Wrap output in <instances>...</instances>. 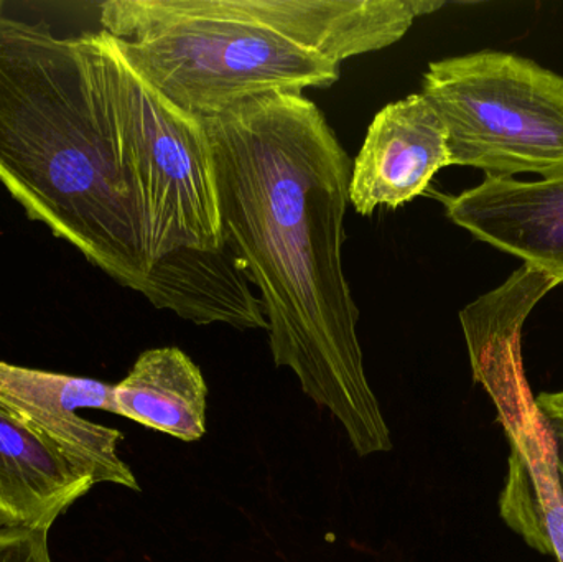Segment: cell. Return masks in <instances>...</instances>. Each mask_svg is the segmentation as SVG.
<instances>
[{"instance_id": "cell-1", "label": "cell", "mask_w": 563, "mask_h": 562, "mask_svg": "<svg viewBox=\"0 0 563 562\" xmlns=\"http://www.w3.org/2000/svg\"><path fill=\"white\" fill-rule=\"evenodd\" d=\"M0 184L152 306L241 329L256 296L224 238L210 139L104 30L0 13Z\"/></svg>"}, {"instance_id": "cell-2", "label": "cell", "mask_w": 563, "mask_h": 562, "mask_svg": "<svg viewBox=\"0 0 563 562\" xmlns=\"http://www.w3.org/2000/svg\"><path fill=\"white\" fill-rule=\"evenodd\" d=\"M224 238L261 290L271 352L343 426L361 458L393 449L366 378L343 269L350 157L303 95H267L201 119Z\"/></svg>"}, {"instance_id": "cell-3", "label": "cell", "mask_w": 563, "mask_h": 562, "mask_svg": "<svg viewBox=\"0 0 563 562\" xmlns=\"http://www.w3.org/2000/svg\"><path fill=\"white\" fill-rule=\"evenodd\" d=\"M432 0H109L101 30L195 118L267 95L330 88L354 56L400 42Z\"/></svg>"}, {"instance_id": "cell-4", "label": "cell", "mask_w": 563, "mask_h": 562, "mask_svg": "<svg viewBox=\"0 0 563 562\" xmlns=\"http://www.w3.org/2000/svg\"><path fill=\"white\" fill-rule=\"evenodd\" d=\"M422 92L442 119L450 165L493 177L563 172V75L515 53L432 62Z\"/></svg>"}, {"instance_id": "cell-5", "label": "cell", "mask_w": 563, "mask_h": 562, "mask_svg": "<svg viewBox=\"0 0 563 562\" xmlns=\"http://www.w3.org/2000/svg\"><path fill=\"white\" fill-rule=\"evenodd\" d=\"M79 409L115 415L114 385L0 362V411L65 452L96 484L139 491L137 478L119 458L124 436L81 418Z\"/></svg>"}, {"instance_id": "cell-6", "label": "cell", "mask_w": 563, "mask_h": 562, "mask_svg": "<svg viewBox=\"0 0 563 562\" xmlns=\"http://www.w3.org/2000/svg\"><path fill=\"white\" fill-rule=\"evenodd\" d=\"M445 167V125L426 96L413 92L374 115L351 168L350 203L361 217L379 207L397 210L426 194Z\"/></svg>"}, {"instance_id": "cell-7", "label": "cell", "mask_w": 563, "mask_h": 562, "mask_svg": "<svg viewBox=\"0 0 563 562\" xmlns=\"http://www.w3.org/2000/svg\"><path fill=\"white\" fill-rule=\"evenodd\" d=\"M443 203L456 227L563 284V172L536 181L486 175Z\"/></svg>"}, {"instance_id": "cell-8", "label": "cell", "mask_w": 563, "mask_h": 562, "mask_svg": "<svg viewBox=\"0 0 563 562\" xmlns=\"http://www.w3.org/2000/svg\"><path fill=\"white\" fill-rule=\"evenodd\" d=\"M95 485L85 467L0 411V527L48 533Z\"/></svg>"}, {"instance_id": "cell-9", "label": "cell", "mask_w": 563, "mask_h": 562, "mask_svg": "<svg viewBox=\"0 0 563 562\" xmlns=\"http://www.w3.org/2000/svg\"><path fill=\"white\" fill-rule=\"evenodd\" d=\"M208 388L194 360L175 346L147 350L114 385L115 415L195 442L207 432Z\"/></svg>"}, {"instance_id": "cell-10", "label": "cell", "mask_w": 563, "mask_h": 562, "mask_svg": "<svg viewBox=\"0 0 563 562\" xmlns=\"http://www.w3.org/2000/svg\"><path fill=\"white\" fill-rule=\"evenodd\" d=\"M0 562H53L48 533L0 527Z\"/></svg>"}, {"instance_id": "cell-11", "label": "cell", "mask_w": 563, "mask_h": 562, "mask_svg": "<svg viewBox=\"0 0 563 562\" xmlns=\"http://www.w3.org/2000/svg\"><path fill=\"white\" fill-rule=\"evenodd\" d=\"M536 409L548 428L554 452L555 485L563 502V389L542 393L536 399Z\"/></svg>"}, {"instance_id": "cell-12", "label": "cell", "mask_w": 563, "mask_h": 562, "mask_svg": "<svg viewBox=\"0 0 563 562\" xmlns=\"http://www.w3.org/2000/svg\"><path fill=\"white\" fill-rule=\"evenodd\" d=\"M0 7H2V3H0Z\"/></svg>"}]
</instances>
